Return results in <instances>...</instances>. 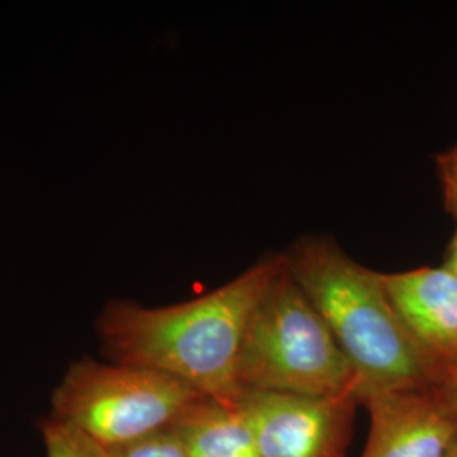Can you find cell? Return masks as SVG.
Returning a JSON list of instances; mask_svg holds the SVG:
<instances>
[{"label":"cell","instance_id":"6da1fadb","mask_svg":"<svg viewBox=\"0 0 457 457\" xmlns=\"http://www.w3.org/2000/svg\"><path fill=\"white\" fill-rule=\"evenodd\" d=\"M283 262V254L264 258L211 294L177 305L109 302L96 324L104 356L173 376L207 398L236 403L245 326Z\"/></svg>","mask_w":457,"mask_h":457},{"label":"cell","instance_id":"7a4b0ae2","mask_svg":"<svg viewBox=\"0 0 457 457\" xmlns=\"http://www.w3.org/2000/svg\"><path fill=\"white\" fill-rule=\"evenodd\" d=\"M283 254L288 273L349 361L360 403L373 393L430 386L424 360L393 307L383 273L354 262L327 237H302Z\"/></svg>","mask_w":457,"mask_h":457},{"label":"cell","instance_id":"3957f363","mask_svg":"<svg viewBox=\"0 0 457 457\" xmlns=\"http://www.w3.org/2000/svg\"><path fill=\"white\" fill-rule=\"evenodd\" d=\"M237 383L241 395H358V381L349 361L322 315L295 283L285 262L247 320Z\"/></svg>","mask_w":457,"mask_h":457},{"label":"cell","instance_id":"277c9868","mask_svg":"<svg viewBox=\"0 0 457 457\" xmlns=\"http://www.w3.org/2000/svg\"><path fill=\"white\" fill-rule=\"evenodd\" d=\"M205 398L173 376L154 370L75 361L51 398V417L100 449H112L171 428Z\"/></svg>","mask_w":457,"mask_h":457},{"label":"cell","instance_id":"5b68a950","mask_svg":"<svg viewBox=\"0 0 457 457\" xmlns=\"http://www.w3.org/2000/svg\"><path fill=\"white\" fill-rule=\"evenodd\" d=\"M236 405L245 413L262 457H344L361 403L356 393L245 392Z\"/></svg>","mask_w":457,"mask_h":457},{"label":"cell","instance_id":"8992f818","mask_svg":"<svg viewBox=\"0 0 457 457\" xmlns=\"http://www.w3.org/2000/svg\"><path fill=\"white\" fill-rule=\"evenodd\" d=\"M371 430L361 457H447L457 417L432 388L368 395L361 400Z\"/></svg>","mask_w":457,"mask_h":457},{"label":"cell","instance_id":"52a82bcc","mask_svg":"<svg viewBox=\"0 0 457 457\" xmlns=\"http://www.w3.org/2000/svg\"><path fill=\"white\" fill-rule=\"evenodd\" d=\"M386 292L430 376L457 362V277L444 266L383 273Z\"/></svg>","mask_w":457,"mask_h":457},{"label":"cell","instance_id":"ba28073f","mask_svg":"<svg viewBox=\"0 0 457 457\" xmlns=\"http://www.w3.org/2000/svg\"><path fill=\"white\" fill-rule=\"evenodd\" d=\"M175 427L190 457H262L245 413L236 403L205 396Z\"/></svg>","mask_w":457,"mask_h":457},{"label":"cell","instance_id":"9c48e42d","mask_svg":"<svg viewBox=\"0 0 457 457\" xmlns=\"http://www.w3.org/2000/svg\"><path fill=\"white\" fill-rule=\"evenodd\" d=\"M100 451L104 457H190L177 427L151 434L126 445Z\"/></svg>","mask_w":457,"mask_h":457},{"label":"cell","instance_id":"30bf717a","mask_svg":"<svg viewBox=\"0 0 457 457\" xmlns=\"http://www.w3.org/2000/svg\"><path fill=\"white\" fill-rule=\"evenodd\" d=\"M41 428L48 457H104L100 447L68 425L46 419Z\"/></svg>","mask_w":457,"mask_h":457},{"label":"cell","instance_id":"8fae6325","mask_svg":"<svg viewBox=\"0 0 457 457\" xmlns=\"http://www.w3.org/2000/svg\"><path fill=\"white\" fill-rule=\"evenodd\" d=\"M437 168L445 209L457 219V145L437 158Z\"/></svg>","mask_w":457,"mask_h":457},{"label":"cell","instance_id":"7c38bea8","mask_svg":"<svg viewBox=\"0 0 457 457\" xmlns=\"http://www.w3.org/2000/svg\"><path fill=\"white\" fill-rule=\"evenodd\" d=\"M430 388L457 417V362L430 376Z\"/></svg>","mask_w":457,"mask_h":457},{"label":"cell","instance_id":"4fadbf2b","mask_svg":"<svg viewBox=\"0 0 457 457\" xmlns=\"http://www.w3.org/2000/svg\"><path fill=\"white\" fill-rule=\"evenodd\" d=\"M444 264L457 277V228L456 234H454V237L451 241V245H449V251H447V260H445Z\"/></svg>","mask_w":457,"mask_h":457},{"label":"cell","instance_id":"5bb4252c","mask_svg":"<svg viewBox=\"0 0 457 457\" xmlns=\"http://www.w3.org/2000/svg\"><path fill=\"white\" fill-rule=\"evenodd\" d=\"M447 457H457V442H456V445H454V447H453V451H451V453H449V456Z\"/></svg>","mask_w":457,"mask_h":457}]
</instances>
